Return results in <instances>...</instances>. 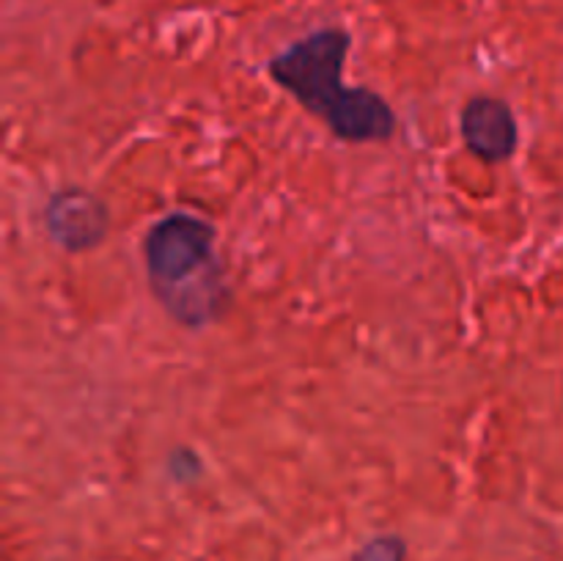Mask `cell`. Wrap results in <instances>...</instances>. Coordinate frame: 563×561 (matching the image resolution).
<instances>
[{
	"instance_id": "6da1fadb",
	"label": "cell",
	"mask_w": 563,
	"mask_h": 561,
	"mask_svg": "<svg viewBox=\"0 0 563 561\" xmlns=\"http://www.w3.org/2000/svg\"><path fill=\"white\" fill-rule=\"evenodd\" d=\"M352 36L344 28H319L269 58V77L302 108L328 124L339 141L383 143L396 132V113L383 94L346 88L344 64Z\"/></svg>"
},
{
	"instance_id": "7a4b0ae2",
	"label": "cell",
	"mask_w": 563,
	"mask_h": 561,
	"mask_svg": "<svg viewBox=\"0 0 563 561\" xmlns=\"http://www.w3.org/2000/svg\"><path fill=\"white\" fill-rule=\"evenodd\" d=\"M214 242V226L190 212L159 218L143 242L152 295L185 328L214 322L229 302V286Z\"/></svg>"
},
{
	"instance_id": "3957f363",
	"label": "cell",
	"mask_w": 563,
	"mask_h": 561,
	"mask_svg": "<svg viewBox=\"0 0 563 561\" xmlns=\"http://www.w3.org/2000/svg\"><path fill=\"white\" fill-rule=\"evenodd\" d=\"M49 240L69 253L93 251L110 231V212L99 196L86 187H64L44 207Z\"/></svg>"
},
{
	"instance_id": "277c9868",
	"label": "cell",
	"mask_w": 563,
	"mask_h": 561,
	"mask_svg": "<svg viewBox=\"0 0 563 561\" xmlns=\"http://www.w3.org/2000/svg\"><path fill=\"white\" fill-rule=\"evenodd\" d=\"M462 141L482 163H506L520 143L515 110L498 97H473L460 116Z\"/></svg>"
},
{
	"instance_id": "5b68a950",
	"label": "cell",
	"mask_w": 563,
	"mask_h": 561,
	"mask_svg": "<svg viewBox=\"0 0 563 561\" xmlns=\"http://www.w3.org/2000/svg\"><path fill=\"white\" fill-rule=\"evenodd\" d=\"M405 539L394 537V534H385V537L368 539L352 561H405Z\"/></svg>"
}]
</instances>
